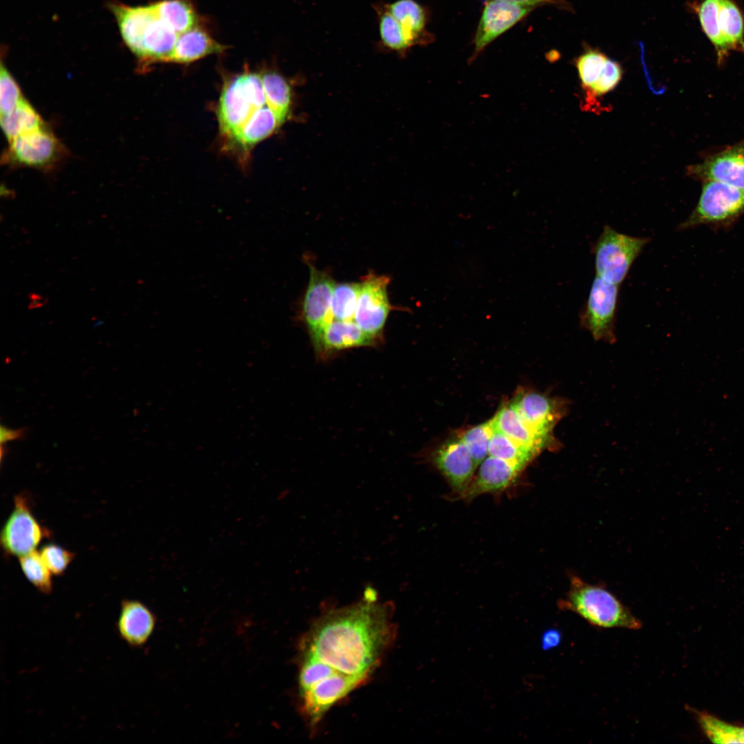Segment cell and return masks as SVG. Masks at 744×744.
Here are the masks:
<instances>
[{
	"mask_svg": "<svg viewBox=\"0 0 744 744\" xmlns=\"http://www.w3.org/2000/svg\"><path fill=\"white\" fill-rule=\"evenodd\" d=\"M392 613L391 603L380 602L369 588L359 601L322 617L302 640L301 654L364 682L394 638Z\"/></svg>",
	"mask_w": 744,
	"mask_h": 744,
	"instance_id": "obj_1",
	"label": "cell"
},
{
	"mask_svg": "<svg viewBox=\"0 0 744 744\" xmlns=\"http://www.w3.org/2000/svg\"><path fill=\"white\" fill-rule=\"evenodd\" d=\"M122 39L143 63L170 61L178 34L158 17L153 4L130 6L112 3Z\"/></svg>",
	"mask_w": 744,
	"mask_h": 744,
	"instance_id": "obj_2",
	"label": "cell"
},
{
	"mask_svg": "<svg viewBox=\"0 0 744 744\" xmlns=\"http://www.w3.org/2000/svg\"><path fill=\"white\" fill-rule=\"evenodd\" d=\"M558 607L599 628L639 630L642 626L640 619L612 593L577 576L571 577L568 590Z\"/></svg>",
	"mask_w": 744,
	"mask_h": 744,
	"instance_id": "obj_3",
	"label": "cell"
},
{
	"mask_svg": "<svg viewBox=\"0 0 744 744\" xmlns=\"http://www.w3.org/2000/svg\"><path fill=\"white\" fill-rule=\"evenodd\" d=\"M650 240V238L631 236L605 225L592 247L596 276L619 285Z\"/></svg>",
	"mask_w": 744,
	"mask_h": 744,
	"instance_id": "obj_4",
	"label": "cell"
},
{
	"mask_svg": "<svg viewBox=\"0 0 744 744\" xmlns=\"http://www.w3.org/2000/svg\"><path fill=\"white\" fill-rule=\"evenodd\" d=\"M699 201L679 228L732 223L744 214V190L716 180L703 181Z\"/></svg>",
	"mask_w": 744,
	"mask_h": 744,
	"instance_id": "obj_5",
	"label": "cell"
},
{
	"mask_svg": "<svg viewBox=\"0 0 744 744\" xmlns=\"http://www.w3.org/2000/svg\"><path fill=\"white\" fill-rule=\"evenodd\" d=\"M66 151L46 125L8 141L3 161L10 167L50 170L59 165Z\"/></svg>",
	"mask_w": 744,
	"mask_h": 744,
	"instance_id": "obj_6",
	"label": "cell"
},
{
	"mask_svg": "<svg viewBox=\"0 0 744 744\" xmlns=\"http://www.w3.org/2000/svg\"><path fill=\"white\" fill-rule=\"evenodd\" d=\"M619 285L596 276L580 316V324L595 340L616 341L615 320Z\"/></svg>",
	"mask_w": 744,
	"mask_h": 744,
	"instance_id": "obj_7",
	"label": "cell"
},
{
	"mask_svg": "<svg viewBox=\"0 0 744 744\" xmlns=\"http://www.w3.org/2000/svg\"><path fill=\"white\" fill-rule=\"evenodd\" d=\"M48 535L34 515L29 497L23 493L17 495L13 509L1 531L3 552L8 556L20 557L36 550Z\"/></svg>",
	"mask_w": 744,
	"mask_h": 744,
	"instance_id": "obj_8",
	"label": "cell"
},
{
	"mask_svg": "<svg viewBox=\"0 0 744 744\" xmlns=\"http://www.w3.org/2000/svg\"><path fill=\"white\" fill-rule=\"evenodd\" d=\"M390 278L373 273L366 275L361 283L353 320L366 333L380 340L391 309L387 287Z\"/></svg>",
	"mask_w": 744,
	"mask_h": 744,
	"instance_id": "obj_9",
	"label": "cell"
},
{
	"mask_svg": "<svg viewBox=\"0 0 744 744\" xmlns=\"http://www.w3.org/2000/svg\"><path fill=\"white\" fill-rule=\"evenodd\" d=\"M309 284L302 304V316L312 342L333 320L331 310L335 281L325 271L308 262Z\"/></svg>",
	"mask_w": 744,
	"mask_h": 744,
	"instance_id": "obj_10",
	"label": "cell"
},
{
	"mask_svg": "<svg viewBox=\"0 0 744 744\" xmlns=\"http://www.w3.org/2000/svg\"><path fill=\"white\" fill-rule=\"evenodd\" d=\"M511 404L524 420L541 435L555 439L553 429L567 413L569 402L535 391H519Z\"/></svg>",
	"mask_w": 744,
	"mask_h": 744,
	"instance_id": "obj_11",
	"label": "cell"
},
{
	"mask_svg": "<svg viewBox=\"0 0 744 744\" xmlns=\"http://www.w3.org/2000/svg\"><path fill=\"white\" fill-rule=\"evenodd\" d=\"M364 683L342 674H334L300 694L303 712L314 725L338 701Z\"/></svg>",
	"mask_w": 744,
	"mask_h": 744,
	"instance_id": "obj_12",
	"label": "cell"
},
{
	"mask_svg": "<svg viewBox=\"0 0 744 744\" xmlns=\"http://www.w3.org/2000/svg\"><path fill=\"white\" fill-rule=\"evenodd\" d=\"M688 172L702 181H719L744 190V141L690 166Z\"/></svg>",
	"mask_w": 744,
	"mask_h": 744,
	"instance_id": "obj_13",
	"label": "cell"
},
{
	"mask_svg": "<svg viewBox=\"0 0 744 744\" xmlns=\"http://www.w3.org/2000/svg\"><path fill=\"white\" fill-rule=\"evenodd\" d=\"M534 6L502 1H488L483 10L475 37V52L471 60L488 43L508 30Z\"/></svg>",
	"mask_w": 744,
	"mask_h": 744,
	"instance_id": "obj_14",
	"label": "cell"
},
{
	"mask_svg": "<svg viewBox=\"0 0 744 744\" xmlns=\"http://www.w3.org/2000/svg\"><path fill=\"white\" fill-rule=\"evenodd\" d=\"M433 462L457 497L466 489L477 466L468 448L458 437L444 442L434 452Z\"/></svg>",
	"mask_w": 744,
	"mask_h": 744,
	"instance_id": "obj_15",
	"label": "cell"
},
{
	"mask_svg": "<svg viewBox=\"0 0 744 744\" xmlns=\"http://www.w3.org/2000/svg\"><path fill=\"white\" fill-rule=\"evenodd\" d=\"M257 109L245 87L242 74L234 77L224 86L219 100L220 132L230 138Z\"/></svg>",
	"mask_w": 744,
	"mask_h": 744,
	"instance_id": "obj_16",
	"label": "cell"
},
{
	"mask_svg": "<svg viewBox=\"0 0 744 744\" xmlns=\"http://www.w3.org/2000/svg\"><path fill=\"white\" fill-rule=\"evenodd\" d=\"M524 466L488 455L466 489L458 497L471 500L480 495L503 490L516 479Z\"/></svg>",
	"mask_w": 744,
	"mask_h": 744,
	"instance_id": "obj_17",
	"label": "cell"
},
{
	"mask_svg": "<svg viewBox=\"0 0 744 744\" xmlns=\"http://www.w3.org/2000/svg\"><path fill=\"white\" fill-rule=\"evenodd\" d=\"M380 340L364 331L354 320H333L313 343L320 358L354 347L373 346Z\"/></svg>",
	"mask_w": 744,
	"mask_h": 744,
	"instance_id": "obj_18",
	"label": "cell"
},
{
	"mask_svg": "<svg viewBox=\"0 0 744 744\" xmlns=\"http://www.w3.org/2000/svg\"><path fill=\"white\" fill-rule=\"evenodd\" d=\"M156 622L154 614L145 604L136 600L125 599L121 603L116 629L127 645L140 648L152 634Z\"/></svg>",
	"mask_w": 744,
	"mask_h": 744,
	"instance_id": "obj_19",
	"label": "cell"
},
{
	"mask_svg": "<svg viewBox=\"0 0 744 744\" xmlns=\"http://www.w3.org/2000/svg\"><path fill=\"white\" fill-rule=\"evenodd\" d=\"M492 420L495 428L537 455L544 449L558 447L556 439L546 437L532 428L511 402L503 406Z\"/></svg>",
	"mask_w": 744,
	"mask_h": 744,
	"instance_id": "obj_20",
	"label": "cell"
},
{
	"mask_svg": "<svg viewBox=\"0 0 744 744\" xmlns=\"http://www.w3.org/2000/svg\"><path fill=\"white\" fill-rule=\"evenodd\" d=\"M286 120L267 105L255 110L230 138L245 150L272 134Z\"/></svg>",
	"mask_w": 744,
	"mask_h": 744,
	"instance_id": "obj_21",
	"label": "cell"
},
{
	"mask_svg": "<svg viewBox=\"0 0 744 744\" xmlns=\"http://www.w3.org/2000/svg\"><path fill=\"white\" fill-rule=\"evenodd\" d=\"M225 48L197 25L178 34L170 61L188 63L209 54L220 53Z\"/></svg>",
	"mask_w": 744,
	"mask_h": 744,
	"instance_id": "obj_22",
	"label": "cell"
},
{
	"mask_svg": "<svg viewBox=\"0 0 744 744\" xmlns=\"http://www.w3.org/2000/svg\"><path fill=\"white\" fill-rule=\"evenodd\" d=\"M152 4L159 19L178 34L197 25L196 12L188 0H162Z\"/></svg>",
	"mask_w": 744,
	"mask_h": 744,
	"instance_id": "obj_23",
	"label": "cell"
},
{
	"mask_svg": "<svg viewBox=\"0 0 744 744\" xmlns=\"http://www.w3.org/2000/svg\"><path fill=\"white\" fill-rule=\"evenodd\" d=\"M719 23L730 50L744 52L743 16L733 0H718Z\"/></svg>",
	"mask_w": 744,
	"mask_h": 744,
	"instance_id": "obj_24",
	"label": "cell"
},
{
	"mask_svg": "<svg viewBox=\"0 0 744 744\" xmlns=\"http://www.w3.org/2000/svg\"><path fill=\"white\" fill-rule=\"evenodd\" d=\"M45 125L39 112L27 99L9 114L1 115V126L8 141Z\"/></svg>",
	"mask_w": 744,
	"mask_h": 744,
	"instance_id": "obj_25",
	"label": "cell"
},
{
	"mask_svg": "<svg viewBox=\"0 0 744 744\" xmlns=\"http://www.w3.org/2000/svg\"><path fill=\"white\" fill-rule=\"evenodd\" d=\"M692 7L699 17L705 34L715 48L718 63H722L730 50L719 27L718 0H703L700 3L694 4Z\"/></svg>",
	"mask_w": 744,
	"mask_h": 744,
	"instance_id": "obj_26",
	"label": "cell"
},
{
	"mask_svg": "<svg viewBox=\"0 0 744 744\" xmlns=\"http://www.w3.org/2000/svg\"><path fill=\"white\" fill-rule=\"evenodd\" d=\"M384 7L416 43L426 24L424 8L414 0H397Z\"/></svg>",
	"mask_w": 744,
	"mask_h": 744,
	"instance_id": "obj_27",
	"label": "cell"
},
{
	"mask_svg": "<svg viewBox=\"0 0 744 744\" xmlns=\"http://www.w3.org/2000/svg\"><path fill=\"white\" fill-rule=\"evenodd\" d=\"M488 455L526 466L537 455L517 443L494 427L489 444Z\"/></svg>",
	"mask_w": 744,
	"mask_h": 744,
	"instance_id": "obj_28",
	"label": "cell"
},
{
	"mask_svg": "<svg viewBox=\"0 0 744 744\" xmlns=\"http://www.w3.org/2000/svg\"><path fill=\"white\" fill-rule=\"evenodd\" d=\"M378 13L380 40L386 48L403 52L415 43L384 6L380 7Z\"/></svg>",
	"mask_w": 744,
	"mask_h": 744,
	"instance_id": "obj_29",
	"label": "cell"
},
{
	"mask_svg": "<svg viewBox=\"0 0 744 744\" xmlns=\"http://www.w3.org/2000/svg\"><path fill=\"white\" fill-rule=\"evenodd\" d=\"M261 77L267 105L287 118L292 99L289 84L276 72H266Z\"/></svg>",
	"mask_w": 744,
	"mask_h": 744,
	"instance_id": "obj_30",
	"label": "cell"
},
{
	"mask_svg": "<svg viewBox=\"0 0 744 744\" xmlns=\"http://www.w3.org/2000/svg\"><path fill=\"white\" fill-rule=\"evenodd\" d=\"M623 69L619 62L608 58L599 79L584 91V110H592L598 99L613 90L621 81Z\"/></svg>",
	"mask_w": 744,
	"mask_h": 744,
	"instance_id": "obj_31",
	"label": "cell"
},
{
	"mask_svg": "<svg viewBox=\"0 0 744 744\" xmlns=\"http://www.w3.org/2000/svg\"><path fill=\"white\" fill-rule=\"evenodd\" d=\"M19 558L21 569L28 581L41 593L50 594L53 589L52 574L39 551L34 550Z\"/></svg>",
	"mask_w": 744,
	"mask_h": 744,
	"instance_id": "obj_32",
	"label": "cell"
},
{
	"mask_svg": "<svg viewBox=\"0 0 744 744\" xmlns=\"http://www.w3.org/2000/svg\"><path fill=\"white\" fill-rule=\"evenodd\" d=\"M360 286V282L335 284L331 305L333 320H353Z\"/></svg>",
	"mask_w": 744,
	"mask_h": 744,
	"instance_id": "obj_33",
	"label": "cell"
},
{
	"mask_svg": "<svg viewBox=\"0 0 744 744\" xmlns=\"http://www.w3.org/2000/svg\"><path fill=\"white\" fill-rule=\"evenodd\" d=\"M699 722L713 743H744V727L729 724L707 714L699 715Z\"/></svg>",
	"mask_w": 744,
	"mask_h": 744,
	"instance_id": "obj_34",
	"label": "cell"
},
{
	"mask_svg": "<svg viewBox=\"0 0 744 744\" xmlns=\"http://www.w3.org/2000/svg\"><path fill=\"white\" fill-rule=\"evenodd\" d=\"M494 430L492 419L463 431L458 437L463 442L477 466L488 455V444Z\"/></svg>",
	"mask_w": 744,
	"mask_h": 744,
	"instance_id": "obj_35",
	"label": "cell"
},
{
	"mask_svg": "<svg viewBox=\"0 0 744 744\" xmlns=\"http://www.w3.org/2000/svg\"><path fill=\"white\" fill-rule=\"evenodd\" d=\"M608 57L599 50L589 48L575 61L583 91L588 90L601 75Z\"/></svg>",
	"mask_w": 744,
	"mask_h": 744,
	"instance_id": "obj_36",
	"label": "cell"
},
{
	"mask_svg": "<svg viewBox=\"0 0 744 744\" xmlns=\"http://www.w3.org/2000/svg\"><path fill=\"white\" fill-rule=\"evenodd\" d=\"M26 99L22 91L7 68L1 63L0 74V113L9 114Z\"/></svg>",
	"mask_w": 744,
	"mask_h": 744,
	"instance_id": "obj_37",
	"label": "cell"
},
{
	"mask_svg": "<svg viewBox=\"0 0 744 744\" xmlns=\"http://www.w3.org/2000/svg\"><path fill=\"white\" fill-rule=\"evenodd\" d=\"M40 555L52 575L61 576L74 559V552L56 544H47L41 547Z\"/></svg>",
	"mask_w": 744,
	"mask_h": 744,
	"instance_id": "obj_38",
	"label": "cell"
},
{
	"mask_svg": "<svg viewBox=\"0 0 744 744\" xmlns=\"http://www.w3.org/2000/svg\"><path fill=\"white\" fill-rule=\"evenodd\" d=\"M561 634L560 632L554 628L546 630L541 638V645L543 650H548L557 647L561 642Z\"/></svg>",
	"mask_w": 744,
	"mask_h": 744,
	"instance_id": "obj_39",
	"label": "cell"
},
{
	"mask_svg": "<svg viewBox=\"0 0 744 744\" xmlns=\"http://www.w3.org/2000/svg\"><path fill=\"white\" fill-rule=\"evenodd\" d=\"M0 432V442L2 445L10 441L22 439L25 435L26 429L23 428L12 429L1 425Z\"/></svg>",
	"mask_w": 744,
	"mask_h": 744,
	"instance_id": "obj_40",
	"label": "cell"
},
{
	"mask_svg": "<svg viewBox=\"0 0 744 744\" xmlns=\"http://www.w3.org/2000/svg\"><path fill=\"white\" fill-rule=\"evenodd\" d=\"M30 299V303L28 306L29 309H34L43 307L48 302V298H45L41 295L37 293H30L28 294Z\"/></svg>",
	"mask_w": 744,
	"mask_h": 744,
	"instance_id": "obj_41",
	"label": "cell"
},
{
	"mask_svg": "<svg viewBox=\"0 0 744 744\" xmlns=\"http://www.w3.org/2000/svg\"><path fill=\"white\" fill-rule=\"evenodd\" d=\"M488 1H502L522 5H527L535 7L544 3L550 2V0H488Z\"/></svg>",
	"mask_w": 744,
	"mask_h": 744,
	"instance_id": "obj_42",
	"label": "cell"
}]
</instances>
